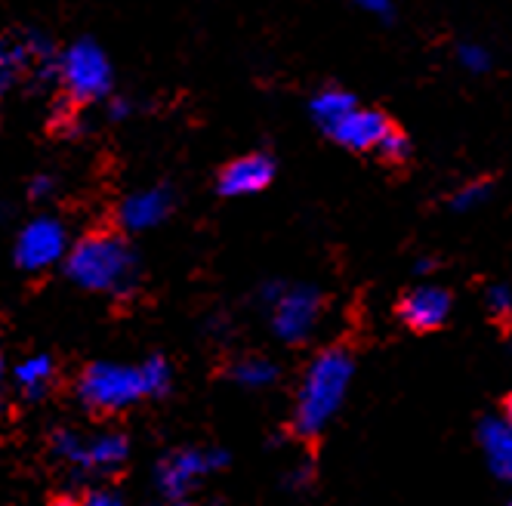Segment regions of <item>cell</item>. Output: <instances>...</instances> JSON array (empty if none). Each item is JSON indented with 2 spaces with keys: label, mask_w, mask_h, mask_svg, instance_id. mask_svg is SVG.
Returning a JSON list of instances; mask_svg holds the SVG:
<instances>
[{
  "label": "cell",
  "mask_w": 512,
  "mask_h": 506,
  "mask_svg": "<svg viewBox=\"0 0 512 506\" xmlns=\"http://www.w3.org/2000/svg\"><path fill=\"white\" fill-rule=\"evenodd\" d=\"M173 383V368L167 358L152 355L142 365H118V361H96L81 374L78 395L93 411H124L142 399L164 395Z\"/></svg>",
  "instance_id": "obj_1"
},
{
  "label": "cell",
  "mask_w": 512,
  "mask_h": 506,
  "mask_svg": "<svg viewBox=\"0 0 512 506\" xmlns=\"http://www.w3.org/2000/svg\"><path fill=\"white\" fill-rule=\"evenodd\" d=\"M65 272L84 291L130 294L139 278L133 247L118 235H87L65 253Z\"/></svg>",
  "instance_id": "obj_2"
},
{
  "label": "cell",
  "mask_w": 512,
  "mask_h": 506,
  "mask_svg": "<svg viewBox=\"0 0 512 506\" xmlns=\"http://www.w3.org/2000/svg\"><path fill=\"white\" fill-rule=\"evenodd\" d=\"M352 374L355 365L346 349H327L312 361L294 405V429L300 436H318L337 417L352 386Z\"/></svg>",
  "instance_id": "obj_3"
},
{
  "label": "cell",
  "mask_w": 512,
  "mask_h": 506,
  "mask_svg": "<svg viewBox=\"0 0 512 506\" xmlns=\"http://www.w3.org/2000/svg\"><path fill=\"white\" fill-rule=\"evenodd\" d=\"M59 78L75 102H96L112 93L115 71L99 44L75 41L59 59Z\"/></svg>",
  "instance_id": "obj_4"
},
{
  "label": "cell",
  "mask_w": 512,
  "mask_h": 506,
  "mask_svg": "<svg viewBox=\"0 0 512 506\" xmlns=\"http://www.w3.org/2000/svg\"><path fill=\"white\" fill-rule=\"evenodd\" d=\"M53 454L81 473H112L127 460L130 442L121 432H102V436L84 439L71 429H59L53 436Z\"/></svg>",
  "instance_id": "obj_5"
},
{
  "label": "cell",
  "mask_w": 512,
  "mask_h": 506,
  "mask_svg": "<svg viewBox=\"0 0 512 506\" xmlns=\"http://www.w3.org/2000/svg\"><path fill=\"white\" fill-rule=\"evenodd\" d=\"M272 297V331L284 343H303L321 318V294L309 284L269 287Z\"/></svg>",
  "instance_id": "obj_6"
},
{
  "label": "cell",
  "mask_w": 512,
  "mask_h": 506,
  "mask_svg": "<svg viewBox=\"0 0 512 506\" xmlns=\"http://www.w3.org/2000/svg\"><path fill=\"white\" fill-rule=\"evenodd\" d=\"M226 463H229V457L223 451H204V448L176 451L158 466V491L167 500L182 503L204 476L216 473V469Z\"/></svg>",
  "instance_id": "obj_7"
},
{
  "label": "cell",
  "mask_w": 512,
  "mask_h": 506,
  "mask_svg": "<svg viewBox=\"0 0 512 506\" xmlns=\"http://www.w3.org/2000/svg\"><path fill=\"white\" fill-rule=\"evenodd\" d=\"M65 253H68V235L65 226L53 220V216L31 220L16 238V263L25 272H44L59 260H65Z\"/></svg>",
  "instance_id": "obj_8"
},
{
  "label": "cell",
  "mask_w": 512,
  "mask_h": 506,
  "mask_svg": "<svg viewBox=\"0 0 512 506\" xmlns=\"http://www.w3.org/2000/svg\"><path fill=\"white\" fill-rule=\"evenodd\" d=\"M389 130V121L374 112V108H358L352 105L349 112H343L337 121H331L324 127V133L331 136L340 146L352 149V152H371L377 149L380 136Z\"/></svg>",
  "instance_id": "obj_9"
},
{
  "label": "cell",
  "mask_w": 512,
  "mask_h": 506,
  "mask_svg": "<svg viewBox=\"0 0 512 506\" xmlns=\"http://www.w3.org/2000/svg\"><path fill=\"white\" fill-rule=\"evenodd\" d=\"M272 179H275V161L269 155L256 152V155L235 158L232 164H226L223 170H219L216 189L226 198H247V195L263 192Z\"/></svg>",
  "instance_id": "obj_10"
},
{
  "label": "cell",
  "mask_w": 512,
  "mask_h": 506,
  "mask_svg": "<svg viewBox=\"0 0 512 506\" xmlns=\"http://www.w3.org/2000/svg\"><path fill=\"white\" fill-rule=\"evenodd\" d=\"M398 315L411 331H435V328H442L451 315V294L432 284L414 287V291L405 294V300L398 303Z\"/></svg>",
  "instance_id": "obj_11"
},
{
  "label": "cell",
  "mask_w": 512,
  "mask_h": 506,
  "mask_svg": "<svg viewBox=\"0 0 512 506\" xmlns=\"http://www.w3.org/2000/svg\"><path fill=\"white\" fill-rule=\"evenodd\" d=\"M173 210V195L167 189H145L121 204V226L127 232H145L161 226Z\"/></svg>",
  "instance_id": "obj_12"
},
{
  "label": "cell",
  "mask_w": 512,
  "mask_h": 506,
  "mask_svg": "<svg viewBox=\"0 0 512 506\" xmlns=\"http://www.w3.org/2000/svg\"><path fill=\"white\" fill-rule=\"evenodd\" d=\"M50 53H53V44L41 38V34H28L25 41L0 44V93H7L34 59H50Z\"/></svg>",
  "instance_id": "obj_13"
},
{
  "label": "cell",
  "mask_w": 512,
  "mask_h": 506,
  "mask_svg": "<svg viewBox=\"0 0 512 506\" xmlns=\"http://www.w3.org/2000/svg\"><path fill=\"white\" fill-rule=\"evenodd\" d=\"M479 439H482L491 473L503 482H512V423L509 420H485Z\"/></svg>",
  "instance_id": "obj_14"
},
{
  "label": "cell",
  "mask_w": 512,
  "mask_h": 506,
  "mask_svg": "<svg viewBox=\"0 0 512 506\" xmlns=\"http://www.w3.org/2000/svg\"><path fill=\"white\" fill-rule=\"evenodd\" d=\"M53 374H56V365H53L50 355H31L16 368V383L22 386V392L28 395V399H41L50 386V380H53Z\"/></svg>",
  "instance_id": "obj_15"
},
{
  "label": "cell",
  "mask_w": 512,
  "mask_h": 506,
  "mask_svg": "<svg viewBox=\"0 0 512 506\" xmlns=\"http://www.w3.org/2000/svg\"><path fill=\"white\" fill-rule=\"evenodd\" d=\"M355 105V96L340 90V87H327L321 90L315 99H312V118L318 121V127L324 130L331 121H337L343 112H349V108Z\"/></svg>",
  "instance_id": "obj_16"
},
{
  "label": "cell",
  "mask_w": 512,
  "mask_h": 506,
  "mask_svg": "<svg viewBox=\"0 0 512 506\" xmlns=\"http://www.w3.org/2000/svg\"><path fill=\"white\" fill-rule=\"evenodd\" d=\"M275 377H278V368L272 365V361L256 358V355L253 358H241L238 365L232 368V380H238L247 389H263V386L275 383Z\"/></svg>",
  "instance_id": "obj_17"
},
{
  "label": "cell",
  "mask_w": 512,
  "mask_h": 506,
  "mask_svg": "<svg viewBox=\"0 0 512 506\" xmlns=\"http://www.w3.org/2000/svg\"><path fill=\"white\" fill-rule=\"evenodd\" d=\"M377 152H380L386 161H405V158L411 155V139L389 124V130H386V133L380 136V142H377Z\"/></svg>",
  "instance_id": "obj_18"
},
{
  "label": "cell",
  "mask_w": 512,
  "mask_h": 506,
  "mask_svg": "<svg viewBox=\"0 0 512 506\" xmlns=\"http://www.w3.org/2000/svg\"><path fill=\"white\" fill-rule=\"evenodd\" d=\"M457 56H460V65L466 71H472V75H482V71L491 68V53L485 47H479V44H463L457 50Z\"/></svg>",
  "instance_id": "obj_19"
},
{
  "label": "cell",
  "mask_w": 512,
  "mask_h": 506,
  "mask_svg": "<svg viewBox=\"0 0 512 506\" xmlns=\"http://www.w3.org/2000/svg\"><path fill=\"white\" fill-rule=\"evenodd\" d=\"M491 195V186L488 183H469L463 186L457 195H454V210H475L479 204H485Z\"/></svg>",
  "instance_id": "obj_20"
},
{
  "label": "cell",
  "mask_w": 512,
  "mask_h": 506,
  "mask_svg": "<svg viewBox=\"0 0 512 506\" xmlns=\"http://www.w3.org/2000/svg\"><path fill=\"white\" fill-rule=\"evenodd\" d=\"M485 303H488V312H494L497 318L512 315V291H509L506 284H494V287H488Z\"/></svg>",
  "instance_id": "obj_21"
},
{
  "label": "cell",
  "mask_w": 512,
  "mask_h": 506,
  "mask_svg": "<svg viewBox=\"0 0 512 506\" xmlns=\"http://www.w3.org/2000/svg\"><path fill=\"white\" fill-rule=\"evenodd\" d=\"M355 4H358L364 13L380 16V19H389V16H392V4H389V0H355Z\"/></svg>",
  "instance_id": "obj_22"
},
{
  "label": "cell",
  "mask_w": 512,
  "mask_h": 506,
  "mask_svg": "<svg viewBox=\"0 0 512 506\" xmlns=\"http://www.w3.org/2000/svg\"><path fill=\"white\" fill-rule=\"evenodd\" d=\"M87 503H90V506H118L121 497H118L115 491H90Z\"/></svg>",
  "instance_id": "obj_23"
},
{
  "label": "cell",
  "mask_w": 512,
  "mask_h": 506,
  "mask_svg": "<svg viewBox=\"0 0 512 506\" xmlns=\"http://www.w3.org/2000/svg\"><path fill=\"white\" fill-rule=\"evenodd\" d=\"M31 198H47L53 192V179L50 176H34V183L28 186Z\"/></svg>",
  "instance_id": "obj_24"
},
{
  "label": "cell",
  "mask_w": 512,
  "mask_h": 506,
  "mask_svg": "<svg viewBox=\"0 0 512 506\" xmlns=\"http://www.w3.org/2000/svg\"><path fill=\"white\" fill-rule=\"evenodd\" d=\"M506 414H509V423H512V395H509V402H506Z\"/></svg>",
  "instance_id": "obj_25"
},
{
  "label": "cell",
  "mask_w": 512,
  "mask_h": 506,
  "mask_svg": "<svg viewBox=\"0 0 512 506\" xmlns=\"http://www.w3.org/2000/svg\"><path fill=\"white\" fill-rule=\"evenodd\" d=\"M0 377H4V358H0Z\"/></svg>",
  "instance_id": "obj_26"
},
{
  "label": "cell",
  "mask_w": 512,
  "mask_h": 506,
  "mask_svg": "<svg viewBox=\"0 0 512 506\" xmlns=\"http://www.w3.org/2000/svg\"><path fill=\"white\" fill-rule=\"evenodd\" d=\"M0 408H4V405H0Z\"/></svg>",
  "instance_id": "obj_27"
}]
</instances>
